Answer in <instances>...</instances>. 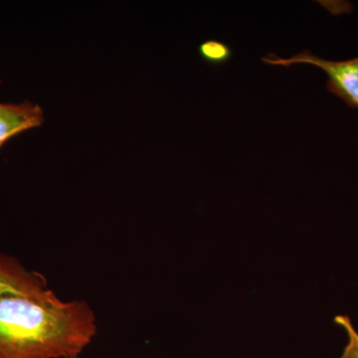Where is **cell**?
<instances>
[{"label":"cell","mask_w":358,"mask_h":358,"mask_svg":"<svg viewBox=\"0 0 358 358\" xmlns=\"http://www.w3.org/2000/svg\"><path fill=\"white\" fill-rule=\"evenodd\" d=\"M96 333L85 301L0 296V358H78Z\"/></svg>","instance_id":"cell-1"},{"label":"cell","mask_w":358,"mask_h":358,"mask_svg":"<svg viewBox=\"0 0 358 358\" xmlns=\"http://www.w3.org/2000/svg\"><path fill=\"white\" fill-rule=\"evenodd\" d=\"M200 58L210 65H222L232 57L230 47L218 40H207L199 45Z\"/></svg>","instance_id":"cell-5"},{"label":"cell","mask_w":358,"mask_h":358,"mask_svg":"<svg viewBox=\"0 0 358 358\" xmlns=\"http://www.w3.org/2000/svg\"><path fill=\"white\" fill-rule=\"evenodd\" d=\"M334 322L348 334V343L341 358H358V333L353 327L352 320L348 315H336Z\"/></svg>","instance_id":"cell-6"},{"label":"cell","mask_w":358,"mask_h":358,"mask_svg":"<svg viewBox=\"0 0 358 358\" xmlns=\"http://www.w3.org/2000/svg\"><path fill=\"white\" fill-rule=\"evenodd\" d=\"M44 120L40 106L30 101L0 103V150L14 136L41 127Z\"/></svg>","instance_id":"cell-4"},{"label":"cell","mask_w":358,"mask_h":358,"mask_svg":"<svg viewBox=\"0 0 358 358\" xmlns=\"http://www.w3.org/2000/svg\"><path fill=\"white\" fill-rule=\"evenodd\" d=\"M6 294L45 300L54 293L38 273L28 271L15 259L0 253V296Z\"/></svg>","instance_id":"cell-3"},{"label":"cell","mask_w":358,"mask_h":358,"mask_svg":"<svg viewBox=\"0 0 358 358\" xmlns=\"http://www.w3.org/2000/svg\"><path fill=\"white\" fill-rule=\"evenodd\" d=\"M262 61L266 64L282 67H291L294 64L317 66L329 76L327 89L341 99L348 107L358 109V57L348 61H329L305 50L288 59L268 54Z\"/></svg>","instance_id":"cell-2"}]
</instances>
